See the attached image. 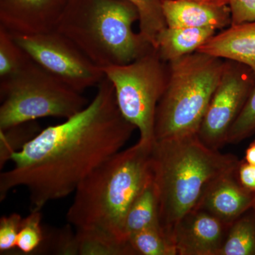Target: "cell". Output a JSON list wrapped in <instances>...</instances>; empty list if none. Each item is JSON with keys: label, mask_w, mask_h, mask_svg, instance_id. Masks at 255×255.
<instances>
[{"label": "cell", "mask_w": 255, "mask_h": 255, "mask_svg": "<svg viewBox=\"0 0 255 255\" xmlns=\"http://www.w3.org/2000/svg\"><path fill=\"white\" fill-rule=\"evenodd\" d=\"M93 100L63 123L47 127L11 156L12 168L0 175V201L11 189L24 187L30 211L75 192L92 171L116 153L135 127L119 110L107 77Z\"/></svg>", "instance_id": "6da1fadb"}, {"label": "cell", "mask_w": 255, "mask_h": 255, "mask_svg": "<svg viewBox=\"0 0 255 255\" xmlns=\"http://www.w3.org/2000/svg\"><path fill=\"white\" fill-rule=\"evenodd\" d=\"M154 142L139 140L92 171L75 191L66 215L68 224L76 231L129 244L124 235V221L130 206L152 179Z\"/></svg>", "instance_id": "7a4b0ae2"}, {"label": "cell", "mask_w": 255, "mask_h": 255, "mask_svg": "<svg viewBox=\"0 0 255 255\" xmlns=\"http://www.w3.org/2000/svg\"><path fill=\"white\" fill-rule=\"evenodd\" d=\"M239 162L236 155L208 147L198 133L155 140L152 172L158 196L159 224L172 243L176 226L196 209L210 184L234 172Z\"/></svg>", "instance_id": "3957f363"}, {"label": "cell", "mask_w": 255, "mask_h": 255, "mask_svg": "<svg viewBox=\"0 0 255 255\" xmlns=\"http://www.w3.org/2000/svg\"><path fill=\"white\" fill-rule=\"evenodd\" d=\"M138 20L127 0H69L55 30L104 69L131 63L153 48L132 30Z\"/></svg>", "instance_id": "277c9868"}, {"label": "cell", "mask_w": 255, "mask_h": 255, "mask_svg": "<svg viewBox=\"0 0 255 255\" xmlns=\"http://www.w3.org/2000/svg\"><path fill=\"white\" fill-rule=\"evenodd\" d=\"M226 60L201 52L172 60L155 114V140L198 133Z\"/></svg>", "instance_id": "5b68a950"}, {"label": "cell", "mask_w": 255, "mask_h": 255, "mask_svg": "<svg viewBox=\"0 0 255 255\" xmlns=\"http://www.w3.org/2000/svg\"><path fill=\"white\" fill-rule=\"evenodd\" d=\"M0 130L45 117L65 119L88 105L81 92L31 60L20 71L0 80Z\"/></svg>", "instance_id": "8992f818"}, {"label": "cell", "mask_w": 255, "mask_h": 255, "mask_svg": "<svg viewBox=\"0 0 255 255\" xmlns=\"http://www.w3.org/2000/svg\"><path fill=\"white\" fill-rule=\"evenodd\" d=\"M166 63L152 48L131 63L102 69L113 85L119 110L139 130V140H155L156 110L168 78Z\"/></svg>", "instance_id": "52a82bcc"}, {"label": "cell", "mask_w": 255, "mask_h": 255, "mask_svg": "<svg viewBox=\"0 0 255 255\" xmlns=\"http://www.w3.org/2000/svg\"><path fill=\"white\" fill-rule=\"evenodd\" d=\"M11 33L35 63L76 91L82 93L105 78L102 68L55 30L36 34Z\"/></svg>", "instance_id": "ba28073f"}, {"label": "cell", "mask_w": 255, "mask_h": 255, "mask_svg": "<svg viewBox=\"0 0 255 255\" xmlns=\"http://www.w3.org/2000/svg\"><path fill=\"white\" fill-rule=\"evenodd\" d=\"M255 86V76L246 65L226 60L221 78L198 131L201 141L219 150Z\"/></svg>", "instance_id": "9c48e42d"}, {"label": "cell", "mask_w": 255, "mask_h": 255, "mask_svg": "<svg viewBox=\"0 0 255 255\" xmlns=\"http://www.w3.org/2000/svg\"><path fill=\"white\" fill-rule=\"evenodd\" d=\"M231 226L204 210H193L174 229L177 255H219Z\"/></svg>", "instance_id": "30bf717a"}, {"label": "cell", "mask_w": 255, "mask_h": 255, "mask_svg": "<svg viewBox=\"0 0 255 255\" xmlns=\"http://www.w3.org/2000/svg\"><path fill=\"white\" fill-rule=\"evenodd\" d=\"M69 0H0V26L13 33L54 31Z\"/></svg>", "instance_id": "8fae6325"}, {"label": "cell", "mask_w": 255, "mask_h": 255, "mask_svg": "<svg viewBox=\"0 0 255 255\" xmlns=\"http://www.w3.org/2000/svg\"><path fill=\"white\" fill-rule=\"evenodd\" d=\"M235 172L236 170L215 179L196 209L207 211L229 225L253 209L255 194L242 187Z\"/></svg>", "instance_id": "7c38bea8"}, {"label": "cell", "mask_w": 255, "mask_h": 255, "mask_svg": "<svg viewBox=\"0 0 255 255\" xmlns=\"http://www.w3.org/2000/svg\"><path fill=\"white\" fill-rule=\"evenodd\" d=\"M197 51L246 65L255 76V21L231 24L211 37Z\"/></svg>", "instance_id": "4fadbf2b"}, {"label": "cell", "mask_w": 255, "mask_h": 255, "mask_svg": "<svg viewBox=\"0 0 255 255\" xmlns=\"http://www.w3.org/2000/svg\"><path fill=\"white\" fill-rule=\"evenodd\" d=\"M166 24L169 27L224 29L231 25L229 5L211 6L187 0H162Z\"/></svg>", "instance_id": "5bb4252c"}, {"label": "cell", "mask_w": 255, "mask_h": 255, "mask_svg": "<svg viewBox=\"0 0 255 255\" xmlns=\"http://www.w3.org/2000/svg\"><path fill=\"white\" fill-rule=\"evenodd\" d=\"M216 31L213 28L167 26L159 34L156 49L162 60L169 63L197 51Z\"/></svg>", "instance_id": "9a60e30c"}, {"label": "cell", "mask_w": 255, "mask_h": 255, "mask_svg": "<svg viewBox=\"0 0 255 255\" xmlns=\"http://www.w3.org/2000/svg\"><path fill=\"white\" fill-rule=\"evenodd\" d=\"M157 226H160L159 200L152 177L128 211L124 221V235L128 242V238L134 233Z\"/></svg>", "instance_id": "2e32d148"}, {"label": "cell", "mask_w": 255, "mask_h": 255, "mask_svg": "<svg viewBox=\"0 0 255 255\" xmlns=\"http://www.w3.org/2000/svg\"><path fill=\"white\" fill-rule=\"evenodd\" d=\"M219 255H255V215L243 214L231 224Z\"/></svg>", "instance_id": "e0dca14e"}, {"label": "cell", "mask_w": 255, "mask_h": 255, "mask_svg": "<svg viewBox=\"0 0 255 255\" xmlns=\"http://www.w3.org/2000/svg\"><path fill=\"white\" fill-rule=\"evenodd\" d=\"M137 8L139 14V33L149 44L157 48L159 34L167 27L162 0H127Z\"/></svg>", "instance_id": "ac0fdd59"}, {"label": "cell", "mask_w": 255, "mask_h": 255, "mask_svg": "<svg viewBox=\"0 0 255 255\" xmlns=\"http://www.w3.org/2000/svg\"><path fill=\"white\" fill-rule=\"evenodd\" d=\"M128 243L135 255H177L173 243L159 226L134 233Z\"/></svg>", "instance_id": "d6986e66"}, {"label": "cell", "mask_w": 255, "mask_h": 255, "mask_svg": "<svg viewBox=\"0 0 255 255\" xmlns=\"http://www.w3.org/2000/svg\"><path fill=\"white\" fill-rule=\"evenodd\" d=\"M31 60L11 32L0 26V80L17 73Z\"/></svg>", "instance_id": "ffe728a7"}, {"label": "cell", "mask_w": 255, "mask_h": 255, "mask_svg": "<svg viewBox=\"0 0 255 255\" xmlns=\"http://www.w3.org/2000/svg\"><path fill=\"white\" fill-rule=\"evenodd\" d=\"M78 255H135L129 244L89 232H75Z\"/></svg>", "instance_id": "44dd1931"}, {"label": "cell", "mask_w": 255, "mask_h": 255, "mask_svg": "<svg viewBox=\"0 0 255 255\" xmlns=\"http://www.w3.org/2000/svg\"><path fill=\"white\" fill-rule=\"evenodd\" d=\"M39 127L35 121L18 124L6 130H0V168L2 169L15 152L40 132Z\"/></svg>", "instance_id": "7402d4cb"}, {"label": "cell", "mask_w": 255, "mask_h": 255, "mask_svg": "<svg viewBox=\"0 0 255 255\" xmlns=\"http://www.w3.org/2000/svg\"><path fill=\"white\" fill-rule=\"evenodd\" d=\"M41 211H31L22 219L18 233L16 248L24 255L36 253L44 240V232L41 226Z\"/></svg>", "instance_id": "603a6c76"}, {"label": "cell", "mask_w": 255, "mask_h": 255, "mask_svg": "<svg viewBox=\"0 0 255 255\" xmlns=\"http://www.w3.org/2000/svg\"><path fill=\"white\" fill-rule=\"evenodd\" d=\"M255 134V86L239 117L230 129L226 144H235Z\"/></svg>", "instance_id": "cb8c5ba5"}, {"label": "cell", "mask_w": 255, "mask_h": 255, "mask_svg": "<svg viewBox=\"0 0 255 255\" xmlns=\"http://www.w3.org/2000/svg\"><path fill=\"white\" fill-rule=\"evenodd\" d=\"M22 218L19 214H10L0 219V252L2 255L16 248L18 233Z\"/></svg>", "instance_id": "d4e9b609"}, {"label": "cell", "mask_w": 255, "mask_h": 255, "mask_svg": "<svg viewBox=\"0 0 255 255\" xmlns=\"http://www.w3.org/2000/svg\"><path fill=\"white\" fill-rule=\"evenodd\" d=\"M231 24L255 21V0H229Z\"/></svg>", "instance_id": "484cf974"}, {"label": "cell", "mask_w": 255, "mask_h": 255, "mask_svg": "<svg viewBox=\"0 0 255 255\" xmlns=\"http://www.w3.org/2000/svg\"><path fill=\"white\" fill-rule=\"evenodd\" d=\"M235 173L242 187L255 194V165L240 160Z\"/></svg>", "instance_id": "4316f807"}, {"label": "cell", "mask_w": 255, "mask_h": 255, "mask_svg": "<svg viewBox=\"0 0 255 255\" xmlns=\"http://www.w3.org/2000/svg\"><path fill=\"white\" fill-rule=\"evenodd\" d=\"M244 160L252 165H255V140L246 149Z\"/></svg>", "instance_id": "83f0119b"}, {"label": "cell", "mask_w": 255, "mask_h": 255, "mask_svg": "<svg viewBox=\"0 0 255 255\" xmlns=\"http://www.w3.org/2000/svg\"><path fill=\"white\" fill-rule=\"evenodd\" d=\"M187 1L216 6H228L229 4V0H187Z\"/></svg>", "instance_id": "f1b7e54d"}, {"label": "cell", "mask_w": 255, "mask_h": 255, "mask_svg": "<svg viewBox=\"0 0 255 255\" xmlns=\"http://www.w3.org/2000/svg\"><path fill=\"white\" fill-rule=\"evenodd\" d=\"M255 206V200H254V204H253V208H254Z\"/></svg>", "instance_id": "f546056e"}, {"label": "cell", "mask_w": 255, "mask_h": 255, "mask_svg": "<svg viewBox=\"0 0 255 255\" xmlns=\"http://www.w3.org/2000/svg\"><path fill=\"white\" fill-rule=\"evenodd\" d=\"M253 210H254V211H255V207H254V208H253Z\"/></svg>", "instance_id": "4dcf8cb0"}]
</instances>
